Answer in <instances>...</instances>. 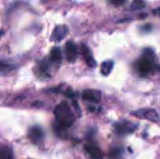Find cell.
Here are the masks:
<instances>
[{
  "label": "cell",
  "mask_w": 160,
  "mask_h": 159,
  "mask_svg": "<svg viewBox=\"0 0 160 159\" xmlns=\"http://www.w3.org/2000/svg\"><path fill=\"white\" fill-rule=\"evenodd\" d=\"M137 127V125L134 124V123L130 121H124L119 122L115 125V130L117 133L121 134H128L132 132Z\"/></svg>",
  "instance_id": "4"
},
{
  "label": "cell",
  "mask_w": 160,
  "mask_h": 159,
  "mask_svg": "<svg viewBox=\"0 0 160 159\" xmlns=\"http://www.w3.org/2000/svg\"><path fill=\"white\" fill-rule=\"evenodd\" d=\"M67 34H68V28L66 25H57L52 33L50 40L52 41L59 42L65 38Z\"/></svg>",
  "instance_id": "5"
},
{
  "label": "cell",
  "mask_w": 160,
  "mask_h": 159,
  "mask_svg": "<svg viewBox=\"0 0 160 159\" xmlns=\"http://www.w3.org/2000/svg\"><path fill=\"white\" fill-rule=\"evenodd\" d=\"M153 13H154L155 15H157L160 17V8H157V9H154V10H153Z\"/></svg>",
  "instance_id": "18"
},
{
  "label": "cell",
  "mask_w": 160,
  "mask_h": 159,
  "mask_svg": "<svg viewBox=\"0 0 160 159\" xmlns=\"http://www.w3.org/2000/svg\"><path fill=\"white\" fill-rule=\"evenodd\" d=\"M81 53H82L83 58H84L86 64L91 68H95L97 65V62L95 59H94L92 51L89 49L88 47L83 45L81 47Z\"/></svg>",
  "instance_id": "8"
},
{
  "label": "cell",
  "mask_w": 160,
  "mask_h": 159,
  "mask_svg": "<svg viewBox=\"0 0 160 159\" xmlns=\"http://www.w3.org/2000/svg\"><path fill=\"white\" fill-rule=\"evenodd\" d=\"M39 70L42 72V73H45L46 74L48 73V64L46 61H42V62L39 63Z\"/></svg>",
  "instance_id": "15"
},
{
  "label": "cell",
  "mask_w": 160,
  "mask_h": 159,
  "mask_svg": "<svg viewBox=\"0 0 160 159\" xmlns=\"http://www.w3.org/2000/svg\"><path fill=\"white\" fill-rule=\"evenodd\" d=\"M66 57L68 62H73L78 57V48L77 45L72 41H67L65 45Z\"/></svg>",
  "instance_id": "6"
},
{
  "label": "cell",
  "mask_w": 160,
  "mask_h": 159,
  "mask_svg": "<svg viewBox=\"0 0 160 159\" xmlns=\"http://www.w3.org/2000/svg\"><path fill=\"white\" fill-rule=\"evenodd\" d=\"M50 59L52 62L59 63L62 61V51L59 47H54L50 51Z\"/></svg>",
  "instance_id": "11"
},
{
  "label": "cell",
  "mask_w": 160,
  "mask_h": 159,
  "mask_svg": "<svg viewBox=\"0 0 160 159\" xmlns=\"http://www.w3.org/2000/svg\"><path fill=\"white\" fill-rule=\"evenodd\" d=\"M72 104H73V108H74L75 114H76L78 117H80L81 115V108H80V106H79V104H78V101H72Z\"/></svg>",
  "instance_id": "16"
},
{
  "label": "cell",
  "mask_w": 160,
  "mask_h": 159,
  "mask_svg": "<svg viewBox=\"0 0 160 159\" xmlns=\"http://www.w3.org/2000/svg\"><path fill=\"white\" fill-rule=\"evenodd\" d=\"M113 65L114 62L112 60H108L103 62L101 65V69H100L102 74L104 75V76H108V75L110 74L112 69H113Z\"/></svg>",
  "instance_id": "12"
},
{
  "label": "cell",
  "mask_w": 160,
  "mask_h": 159,
  "mask_svg": "<svg viewBox=\"0 0 160 159\" xmlns=\"http://www.w3.org/2000/svg\"><path fill=\"white\" fill-rule=\"evenodd\" d=\"M44 137V132L42 128L38 126H34L30 129L28 132V137L34 143H37L42 140Z\"/></svg>",
  "instance_id": "7"
},
{
  "label": "cell",
  "mask_w": 160,
  "mask_h": 159,
  "mask_svg": "<svg viewBox=\"0 0 160 159\" xmlns=\"http://www.w3.org/2000/svg\"><path fill=\"white\" fill-rule=\"evenodd\" d=\"M85 151L92 159H102L103 153L99 147L92 143L85 145Z\"/></svg>",
  "instance_id": "9"
},
{
  "label": "cell",
  "mask_w": 160,
  "mask_h": 159,
  "mask_svg": "<svg viewBox=\"0 0 160 159\" xmlns=\"http://www.w3.org/2000/svg\"><path fill=\"white\" fill-rule=\"evenodd\" d=\"M154 59V51L152 48H145L143 51V56L138 61L137 69L138 73L144 76L152 73L156 69Z\"/></svg>",
  "instance_id": "2"
},
{
  "label": "cell",
  "mask_w": 160,
  "mask_h": 159,
  "mask_svg": "<svg viewBox=\"0 0 160 159\" xmlns=\"http://www.w3.org/2000/svg\"><path fill=\"white\" fill-rule=\"evenodd\" d=\"M82 98L91 102L98 103L101 98V92L95 90H84L82 93Z\"/></svg>",
  "instance_id": "10"
},
{
  "label": "cell",
  "mask_w": 160,
  "mask_h": 159,
  "mask_svg": "<svg viewBox=\"0 0 160 159\" xmlns=\"http://www.w3.org/2000/svg\"><path fill=\"white\" fill-rule=\"evenodd\" d=\"M0 158L1 159H12V151L10 147L4 146L0 151Z\"/></svg>",
  "instance_id": "13"
},
{
  "label": "cell",
  "mask_w": 160,
  "mask_h": 159,
  "mask_svg": "<svg viewBox=\"0 0 160 159\" xmlns=\"http://www.w3.org/2000/svg\"><path fill=\"white\" fill-rule=\"evenodd\" d=\"M146 6L144 0H134L131 5V8L133 10H140Z\"/></svg>",
  "instance_id": "14"
},
{
  "label": "cell",
  "mask_w": 160,
  "mask_h": 159,
  "mask_svg": "<svg viewBox=\"0 0 160 159\" xmlns=\"http://www.w3.org/2000/svg\"><path fill=\"white\" fill-rule=\"evenodd\" d=\"M125 0H110V2L116 6H121L124 3Z\"/></svg>",
  "instance_id": "17"
},
{
  "label": "cell",
  "mask_w": 160,
  "mask_h": 159,
  "mask_svg": "<svg viewBox=\"0 0 160 159\" xmlns=\"http://www.w3.org/2000/svg\"><path fill=\"white\" fill-rule=\"evenodd\" d=\"M133 114L139 118H145L153 123H158L160 119L159 115L155 109H142V110L137 111L135 113Z\"/></svg>",
  "instance_id": "3"
},
{
  "label": "cell",
  "mask_w": 160,
  "mask_h": 159,
  "mask_svg": "<svg viewBox=\"0 0 160 159\" xmlns=\"http://www.w3.org/2000/svg\"><path fill=\"white\" fill-rule=\"evenodd\" d=\"M54 114L56 118V121L54 124L55 131L59 135H64L66 130L74 123V114L73 113L69 104L66 101H62L56 106Z\"/></svg>",
  "instance_id": "1"
}]
</instances>
